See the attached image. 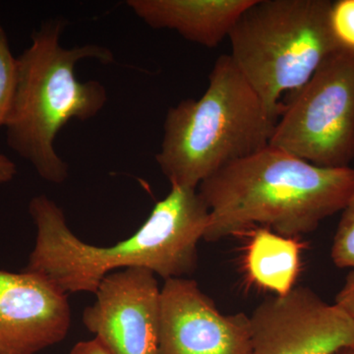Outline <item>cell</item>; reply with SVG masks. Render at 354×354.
Returning a JSON list of instances; mask_svg holds the SVG:
<instances>
[{
  "mask_svg": "<svg viewBox=\"0 0 354 354\" xmlns=\"http://www.w3.org/2000/svg\"><path fill=\"white\" fill-rule=\"evenodd\" d=\"M28 209L36 242L25 270L43 274L67 295L95 293L104 277L128 268H145L165 281L192 274L209 216L197 189L171 187L129 239L99 247L70 230L64 209L50 197L32 198Z\"/></svg>",
  "mask_w": 354,
  "mask_h": 354,
  "instance_id": "obj_1",
  "label": "cell"
},
{
  "mask_svg": "<svg viewBox=\"0 0 354 354\" xmlns=\"http://www.w3.org/2000/svg\"><path fill=\"white\" fill-rule=\"evenodd\" d=\"M197 190L209 212L203 241L256 225L297 239L344 209L354 193V169L318 167L268 145L225 165Z\"/></svg>",
  "mask_w": 354,
  "mask_h": 354,
  "instance_id": "obj_2",
  "label": "cell"
},
{
  "mask_svg": "<svg viewBox=\"0 0 354 354\" xmlns=\"http://www.w3.org/2000/svg\"><path fill=\"white\" fill-rule=\"evenodd\" d=\"M65 26L64 20L44 22L17 57V87L4 127L9 148L53 184L68 178V165L55 150L58 133L70 120L95 118L108 101L101 82L77 79L76 65L87 59L114 62L113 51L99 44L64 48Z\"/></svg>",
  "mask_w": 354,
  "mask_h": 354,
  "instance_id": "obj_3",
  "label": "cell"
},
{
  "mask_svg": "<svg viewBox=\"0 0 354 354\" xmlns=\"http://www.w3.org/2000/svg\"><path fill=\"white\" fill-rule=\"evenodd\" d=\"M278 120L230 55H221L204 94L167 111L156 160L171 187L197 189L225 165L269 145Z\"/></svg>",
  "mask_w": 354,
  "mask_h": 354,
  "instance_id": "obj_4",
  "label": "cell"
},
{
  "mask_svg": "<svg viewBox=\"0 0 354 354\" xmlns=\"http://www.w3.org/2000/svg\"><path fill=\"white\" fill-rule=\"evenodd\" d=\"M328 0H255L232 28L230 57L276 118L279 100L304 88L339 50Z\"/></svg>",
  "mask_w": 354,
  "mask_h": 354,
  "instance_id": "obj_5",
  "label": "cell"
},
{
  "mask_svg": "<svg viewBox=\"0 0 354 354\" xmlns=\"http://www.w3.org/2000/svg\"><path fill=\"white\" fill-rule=\"evenodd\" d=\"M270 146L322 167L354 160V53L339 48L293 95Z\"/></svg>",
  "mask_w": 354,
  "mask_h": 354,
  "instance_id": "obj_6",
  "label": "cell"
},
{
  "mask_svg": "<svg viewBox=\"0 0 354 354\" xmlns=\"http://www.w3.org/2000/svg\"><path fill=\"white\" fill-rule=\"evenodd\" d=\"M250 354H337L354 346V323L307 286L266 299L249 316Z\"/></svg>",
  "mask_w": 354,
  "mask_h": 354,
  "instance_id": "obj_7",
  "label": "cell"
},
{
  "mask_svg": "<svg viewBox=\"0 0 354 354\" xmlns=\"http://www.w3.org/2000/svg\"><path fill=\"white\" fill-rule=\"evenodd\" d=\"M145 268L111 272L97 286L83 323L111 354H158L160 290Z\"/></svg>",
  "mask_w": 354,
  "mask_h": 354,
  "instance_id": "obj_8",
  "label": "cell"
},
{
  "mask_svg": "<svg viewBox=\"0 0 354 354\" xmlns=\"http://www.w3.org/2000/svg\"><path fill=\"white\" fill-rule=\"evenodd\" d=\"M246 314L225 315L194 279H167L160 290L158 354H250Z\"/></svg>",
  "mask_w": 354,
  "mask_h": 354,
  "instance_id": "obj_9",
  "label": "cell"
},
{
  "mask_svg": "<svg viewBox=\"0 0 354 354\" xmlns=\"http://www.w3.org/2000/svg\"><path fill=\"white\" fill-rule=\"evenodd\" d=\"M70 326L68 295L50 279L0 270V353H39L64 341Z\"/></svg>",
  "mask_w": 354,
  "mask_h": 354,
  "instance_id": "obj_10",
  "label": "cell"
},
{
  "mask_svg": "<svg viewBox=\"0 0 354 354\" xmlns=\"http://www.w3.org/2000/svg\"><path fill=\"white\" fill-rule=\"evenodd\" d=\"M255 0H128L139 19L156 30H171L191 43L216 48L228 38Z\"/></svg>",
  "mask_w": 354,
  "mask_h": 354,
  "instance_id": "obj_11",
  "label": "cell"
},
{
  "mask_svg": "<svg viewBox=\"0 0 354 354\" xmlns=\"http://www.w3.org/2000/svg\"><path fill=\"white\" fill-rule=\"evenodd\" d=\"M302 247L295 237L260 227L254 232L246 253V269L254 283L281 297L295 288L299 274Z\"/></svg>",
  "mask_w": 354,
  "mask_h": 354,
  "instance_id": "obj_12",
  "label": "cell"
},
{
  "mask_svg": "<svg viewBox=\"0 0 354 354\" xmlns=\"http://www.w3.org/2000/svg\"><path fill=\"white\" fill-rule=\"evenodd\" d=\"M17 80V57H14L8 36L0 24V129L6 127L12 108Z\"/></svg>",
  "mask_w": 354,
  "mask_h": 354,
  "instance_id": "obj_13",
  "label": "cell"
},
{
  "mask_svg": "<svg viewBox=\"0 0 354 354\" xmlns=\"http://www.w3.org/2000/svg\"><path fill=\"white\" fill-rule=\"evenodd\" d=\"M330 258L337 268L354 269V193L342 211L330 249Z\"/></svg>",
  "mask_w": 354,
  "mask_h": 354,
  "instance_id": "obj_14",
  "label": "cell"
},
{
  "mask_svg": "<svg viewBox=\"0 0 354 354\" xmlns=\"http://www.w3.org/2000/svg\"><path fill=\"white\" fill-rule=\"evenodd\" d=\"M330 19L339 48L354 53V0H339L332 3Z\"/></svg>",
  "mask_w": 354,
  "mask_h": 354,
  "instance_id": "obj_15",
  "label": "cell"
},
{
  "mask_svg": "<svg viewBox=\"0 0 354 354\" xmlns=\"http://www.w3.org/2000/svg\"><path fill=\"white\" fill-rule=\"evenodd\" d=\"M335 304L354 323V269L351 270L346 276L344 286L335 297Z\"/></svg>",
  "mask_w": 354,
  "mask_h": 354,
  "instance_id": "obj_16",
  "label": "cell"
},
{
  "mask_svg": "<svg viewBox=\"0 0 354 354\" xmlns=\"http://www.w3.org/2000/svg\"><path fill=\"white\" fill-rule=\"evenodd\" d=\"M69 354H111L97 339L77 342Z\"/></svg>",
  "mask_w": 354,
  "mask_h": 354,
  "instance_id": "obj_17",
  "label": "cell"
},
{
  "mask_svg": "<svg viewBox=\"0 0 354 354\" xmlns=\"http://www.w3.org/2000/svg\"><path fill=\"white\" fill-rule=\"evenodd\" d=\"M17 174V167L12 160L0 153V185L12 181Z\"/></svg>",
  "mask_w": 354,
  "mask_h": 354,
  "instance_id": "obj_18",
  "label": "cell"
},
{
  "mask_svg": "<svg viewBox=\"0 0 354 354\" xmlns=\"http://www.w3.org/2000/svg\"><path fill=\"white\" fill-rule=\"evenodd\" d=\"M337 354H354V346L353 348L342 349V351H339Z\"/></svg>",
  "mask_w": 354,
  "mask_h": 354,
  "instance_id": "obj_19",
  "label": "cell"
},
{
  "mask_svg": "<svg viewBox=\"0 0 354 354\" xmlns=\"http://www.w3.org/2000/svg\"><path fill=\"white\" fill-rule=\"evenodd\" d=\"M0 354H3V353H0Z\"/></svg>",
  "mask_w": 354,
  "mask_h": 354,
  "instance_id": "obj_20",
  "label": "cell"
}]
</instances>
